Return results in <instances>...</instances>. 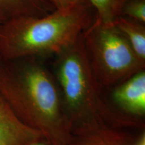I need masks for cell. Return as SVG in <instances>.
<instances>
[{
  "mask_svg": "<svg viewBox=\"0 0 145 145\" xmlns=\"http://www.w3.org/2000/svg\"><path fill=\"white\" fill-rule=\"evenodd\" d=\"M0 97L52 145H67L71 124L53 73L38 57L0 58Z\"/></svg>",
  "mask_w": 145,
  "mask_h": 145,
  "instance_id": "1",
  "label": "cell"
},
{
  "mask_svg": "<svg viewBox=\"0 0 145 145\" xmlns=\"http://www.w3.org/2000/svg\"><path fill=\"white\" fill-rule=\"evenodd\" d=\"M86 0L42 17L24 16L0 24V58L57 55L77 42L95 19Z\"/></svg>",
  "mask_w": 145,
  "mask_h": 145,
  "instance_id": "2",
  "label": "cell"
},
{
  "mask_svg": "<svg viewBox=\"0 0 145 145\" xmlns=\"http://www.w3.org/2000/svg\"><path fill=\"white\" fill-rule=\"evenodd\" d=\"M54 75L71 124L82 126L100 123L111 116L101 98V88L96 81L87 56L83 34L75 44L55 56Z\"/></svg>",
  "mask_w": 145,
  "mask_h": 145,
  "instance_id": "3",
  "label": "cell"
},
{
  "mask_svg": "<svg viewBox=\"0 0 145 145\" xmlns=\"http://www.w3.org/2000/svg\"><path fill=\"white\" fill-rule=\"evenodd\" d=\"M83 40L92 71L101 88H114L145 70V63L112 23H104L95 17L83 32Z\"/></svg>",
  "mask_w": 145,
  "mask_h": 145,
  "instance_id": "4",
  "label": "cell"
},
{
  "mask_svg": "<svg viewBox=\"0 0 145 145\" xmlns=\"http://www.w3.org/2000/svg\"><path fill=\"white\" fill-rule=\"evenodd\" d=\"M114 104L125 114L142 116L145 114V70L114 87Z\"/></svg>",
  "mask_w": 145,
  "mask_h": 145,
  "instance_id": "5",
  "label": "cell"
},
{
  "mask_svg": "<svg viewBox=\"0 0 145 145\" xmlns=\"http://www.w3.org/2000/svg\"><path fill=\"white\" fill-rule=\"evenodd\" d=\"M42 138L38 130L24 123L0 97V145H28Z\"/></svg>",
  "mask_w": 145,
  "mask_h": 145,
  "instance_id": "6",
  "label": "cell"
},
{
  "mask_svg": "<svg viewBox=\"0 0 145 145\" xmlns=\"http://www.w3.org/2000/svg\"><path fill=\"white\" fill-rule=\"evenodd\" d=\"M54 10L48 0H0V20L2 23L24 16L42 17Z\"/></svg>",
  "mask_w": 145,
  "mask_h": 145,
  "instance_id": "7",
  "label": "cell"
},
{
  "mask_svg": "<svg viewBox=\"0 0 145 145\" xmlns=\"http://www.w3.org/2000/svg\"><path fill=\"white\" fill-rule=\"evenodd\" d=\"M112 24L126 38L138 57L145 63V24L120 16Z\"/></svg>",
  "mask_w": 145,
  "mask_h": 145,
  "instance_id": "8",
  "label": "cell"
},
{
  "mask_svg": "<svg viewBox=\"0 0 145 145\" xmlns=\"http://www.w3.org/2000/svg\"><path fill=\"white\" fill-rule=\"evenodd\" d=\"M95 11V18L104 23H112L120 16L128 0H86Z\"/></svg>",
  "mask_w": 145,
  "mask_h": 145,
  "instance_id": "9",
  "label": "cell"
},
{
  "mask_svg": "<svg viewBox=\"0 0 145 145\" xmlns=\"http://www.w3.org/2000/svg\"><path fill=\"white\" fill-rule=\"evenodd\" d=\"M94 132L90 137L81 142L80 145H122L120 139L115 134H111V130L100 128L99 123L93 124Z\"/></svg>",
  "mask_w": 145,
  "mask_h": 145,
  "instance_id": "10",
  "label": "cell"
},
{
  "mask_svg": "<svg viewBox=\"0 0 145 145\" xmlns=\"http://www.w3.org/2000/svg\"><path fill=\"white\" fill-rule=\"evenodd\" d=\"M120 16L145 24V0H128L123 5Z\"/></svg>",
  "mask_w": 145,
  "mask_h": 145,
  "instance_id": "11",
  "label": "cell"
},
{
  "mask_svg": "<svg viewBox=\"0 0 145 145\" xmlns=\"http://www.w3.org/2000/svg\"><path fill=\"white\" fill-rule=\"evenodd\" d=\"M55 10H65L75 5L81 0H48Z\"/></svg>",
  "mask_w": 145,
  "mask_h": 145,
  "instance_id": "12",
  "label": "cell"
},
{
  "mask_svg": "<svg viewBox=\"0 0 145 145\" xmlns=\"http://www.w3.org/2000/svg\"><path fill=\"white\" fill-rule=\"evenodd\" d=\"M135 145H145V137L144 135L140 137V138L137 141V142L136 143Z\"/></svg>",
  "mask_w": 145,
  "mask_h": 145,
  "instance_id": "13",
  "label": "cell"
},
{
  "mask_svg": "<svg viewBox=\"0 0 145 145\" xmlns=\"http://www.w3.org/2000/svg\"><path fill=\"white\" fill-rule=\"evenodd\" d=\"M28 145H46V144H45V143H43L40 142V140H39V141H36V142L30 143V144H29Z\"/></svg>",
  "mask_w": 145,
  "mask_h": 145,
  "instance_id": "14",
  "label": "cell"
},
{
  "mask_svg": "<svg viewBox=\"0 0 145 145\" xmlns=\"http://www.w3.org/2000/svg\"><path fill=\"white\" fill-rule=\"evenodd\" d=\"M1 23H2V22H1V20H0V24H1Z\"/></svg>",
  "mask_w": 145,
  "mask_h": 145,
  "instance_id": "15",
  "label": "cell"
}]
</instances>
